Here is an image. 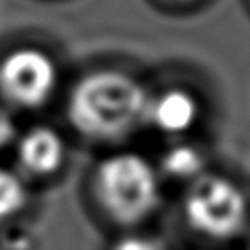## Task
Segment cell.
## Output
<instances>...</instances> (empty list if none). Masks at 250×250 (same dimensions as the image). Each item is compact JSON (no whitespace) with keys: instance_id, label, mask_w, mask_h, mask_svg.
Masks as SVG:
<instances>
[{"instance_id":"cell-1","label":"cell","mask_w":250,"mask_h":250,"mask_svg":"<svg viewBox=\"0 0 250 250\" xmlns=\"http://www.w3.org/2000/svg\"><path fill=\"white\" fill-rule=\"evenodd\" d=\"M145 86L121 70H94L80 78L68 98V119L78 133L96 141H115L146 121Z\"/></svg>"},{"instance_id":"cell-2","label":"cell","mask_w":250,"mask_h":250,"mask_svg":"<svg viewBox=\"0 0 250 250\" xmlns=\"http://www.w3.org/2000/svg\"><path fill=\"white\" fill-rule=\"evenodd\" d=\"M96 191L104 209L119 223L146 219L160 203V180L152 164L137 152H115L96 170Z\"/></svg>"},{"instance_id":"cell-3","label":"cell","mask_w":250,"mask_h":250,"mask_svg":"<svg viewBox=\"0 0 250 250\" xmlns=\"http://www.w3.org/2000/svg\"><path fill=\"white\" fill-rule=\"evenodd\" d=\"M184 213L199 232L213 238H230L244 227L248 205L242 189L234 182L203 172L188 186Z\"/></svg>"},{"instance_id":"cell-4","label":"cell","mask_w":250,"mask_h":250,"mask_svg":"<svg viewBox=\"0 0 250 250\" xmlns=\"http://www.w3.org/2000/svg\"><path fill=\"white\" fill-rule=\"evenodd\" d=\"M57 88V64L41 49L20 47L0 61V92L20 107H37Z\"/></svg>"},{"instance_id":"cell-5","label":"cell","mask_w":250,"mask_h":250,"mask_svg":"<svg viewBox=\"0 0 250 250\" xmlns=\"http://www.w3.org/2000/svg\"><path fill=\"white\" fill-rule=\"evenodd\" d=\"M199 113V102L191 92L168 88L148 100L146 121L166 135H182L197 123Z\"/></svg>"},{"instance_id":"cell-6","label":"cell","mask_w":250,"mask_h":250,"mask_svg":"<svg viewBox=\"0 0 250 250\" xmlns=\"http://www.w3.org/2000/svg\"><path fill=\"white\" fill-rule=\"evenodd\" d=\"M18 160L29 174H53L64 160V141L51 127H31L18 143Z\"/></svg>"},{"instance_id":"cell-7","label":"cell","mask_w":250,"mask_h":250,"mask_svg":"<svg viewBox=\"0 0 250 250\" xmlns=\"http://www.w3.org/2000/svg\"><path fill=\"white\" fill-rule=\"evenodd\" d=\"M162 170L174 180L191 182L203 174V154L193 145H174L162 154Z\"/></svg>"},{"instance_id":"cell-8","label":"cell","mask_w":250,"mask_h":250,"mask_svg":"<svg viewBox=\"0 0 250 250\" xmlns=\"http://www.w3.org/2000/svg\"><path fill=\"white\" fill-rule=\"evenodd\" d=\"M25 201H27V191L20 176L0 166V223L20 213Z\"/></svg>"},{"instance_id":"cell-9","label":"cell","mask_w":250,"mask_h":250,"mask_svg":"<svg viewBox=\"0 0 250 250\" xmlns=\"http://www.w3.org/2000/svg\"><path fill=\"white\" fill-rule=\"evenodd\" d=\"M113 250H164V248L154 238L141 236V234H131V236H123L121 240H117Z\"/></svg>"},{"instance_id":"cell-10","label":"cell","mask_w":250,"mask_h":250,"mask_svg":"<svg viewBox=\"0 0 250 250\" xmlns=\"http://www.w3.org/2000/svg\"><path fill=\"white\" fill-rule=\"evenodd\" d=\"M16 135V125L14 119L10 117V113L6 109L0 107V148H4Z\"/></svg>"}]
</instances>
